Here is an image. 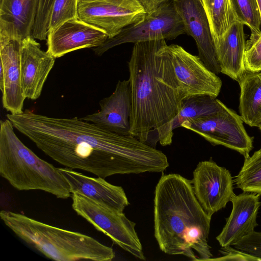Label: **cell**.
<instances>
[{
    "instance_id": "obj_1",
    "label": "cell",
    "mask_w": 261,
    "mask_h": 261,
    "mask_svg": "<svg viewBox=\"0 0 261 261\" xmlns=\"http://www.w3.org/2000/svg\"><path fill=\"white\" fill-rule=\"evenodd\" d=\"M14 127L59 164L105 178L115 174L161 172L169 166L161 151L75 117L58 118L25 110L6 115Z\"/></svg>"
},
{
    "instance_id": "obj_2",
    "label": "cell",
    "mask_w": 261,
    "mask_h": 261,
    "mask_svg": "<svg viewBox=\"0 0 261 261\" xmlns=\"http://www.w3.org/2000/svg\"><path fill=\"white\" fill-rule=\"evenodd\" d=\"M128 66L130 135L154 148L170 145L184 97L165 40L134 43Z\"/></svg>"
},
{
    "instance_id": "obj_3",
    "label": "cell",
    "mask_w": 261,
    "mask_h": 261,
    "mask_svg": "<svg viewBox=\"0 0 261 261\" xmlns=\"http://www.w3.org/2000/svg\"><path fill=\"white\" fill-rule=\"evenodd\" d=\"M211 218L197 199L191 180L178 174L162 175L154 191V230L163 252L210 260Z\"/></svg>"
},
{
    "instance_id": "obj_4",
    "label": "cell",
    "mask_w": 261,
    "mask_h": 261,
    "mask_svg": "<svg viewBox=\"0 0 261 261\" xmlns=\"http://www.w3.org/2000/svg\"><path fill=\"white\" fill-rule=\"evenodd\" d=\"M0 217L18 238L57 261H111L113 249L89 236L52 226L22 214L2 210Z\"/></svg>"
},
{
    "instance_id": "obj_5",
    "label": "cell",
    "mask_w": 261,
    "mask_h": 261,
    "mask_svg": "<svg viewBox=\"0 0 261 261\" xmlns=\"http://www.w3.org/2000/svg\"><path fill=\"white\" fill-rule=\"evenodd\" d=\"M8 119L0 123V174L19 191L41 190L58 198L71 196L59 168L41 159L18 138Z\"/></svg>"
},
{
    "instance_id": "obj_6",
    "label": "cell",
    "mask_w": 261,
    "mask_h": 261,
    "mask_svg": "<svg viewBox=\"0 0 261 261\" xmlns=\"http://www.w3.org/2000/svg\"><path fill=\"white\" fill-rule=\"evenodd\" d=\"M73 210L96 229L109 237L123 250L141 260L146 258L135 230L136 223L120 212L78 193L71 194Z\"/></svg>"
},
{
    "instance_id": "obj_7",
    "label": "cell",
    "mask_w": 261,
    "mask_h": 261,
    "mask_svg": "<svg viewBox=\"0 0 261 261\" xmlns=\"http://www.w3.org/2000/svg\"><path fill=\"white\" fill-rule=\"evenodd\" d=\"M186 33L185 27L172 0L161 4L147 13L143 20L124 28L113 38L94 48L95 53L102 55L109 49L126 43L155 40H172Z\"/></svg>"
},
{
    "instance_id": "obj_8",
    "label": "cell",
    "mask_w": 261,
    "mask_h": 261,
    "mask_svg": "<svg viewBox=\"0 0 261 261\" xmlns=\"http://www.w3.org/2000/svg\"><path fill=\"white\" fill-rule=\"evenodd\" d=\"M240 115L223 102L215 113L184 122L181 127L203 138L213 145H222L249 156L253 138L247 133Z\"/></svg>"
},
{
    "instance_id": "obj_9",
    "label": "cell",
    "mask_w": 261,
    "mask_h": 261,
    "mask_svg": "<svg viewBox=\"0 0 261 261\" xmlns=\"http://www.w3.org/2000/svg\"><path fill=\"white\" fill-rule=\"evenodd\" d=\"M77 13L80 19L103 31L108 39L147 14L140 0H79Z\"/></svg>"
},
{
    "instance_id": "obj_10",
    "label": "cell",
    "mask_w": 261,
    "mask_h": 261,
    "mask_svg": "<svg viewBox=\"0 0 261 261\" xmlns=\"http://www.w3.org/2000/svg\"><path fill=\"white\" fill-rule=\"evenodd\" d=\"M191 180L197 199L211 217L225 208L234 194V182L230 172L212 159L197 164Z\"/></svg>"
},
{
    "instance_id": "obj_11",
    "label": "cell",
    "mask_w": 261,
    "mask_h": 261,
    "mask_svg": "<svg viewBox=\"0 0 261 261\" xmlns=\"http://www.w3.org/2000/svg\"><path fill=\"white\" fill-rule=\"evenodd\" d=\"M168 48L184 98L199 94L218 96L222 81L198 56L191 54L177 44L168 45Z\"/></svg>"
},
{
    "instance_id": "obj_12",
    "label": "cell",
    "mask_w": 261,
    "mask_h": 261,
    "mask_svg": "<svg viewBox=\"0 0 261 261\" xmlns=\"http://www.w3.org/2000/svg\"><path fill=\"white\" fill-rule=\"evenodd\" d=\"M172 1L181 18L186 33L196 42L198 57L211 71L219 74L221 72L214 42L201 0Z\"/></svg>"
},
{
    "instance_id": "obj_13",
    "label": "cell",
    "mask_w": 261,
    "mask_h": 261,
    "mask_svg": "<svg viewBox=\"0 0 261 261\" xmlns=\"http://www.w3.org/2000/svg\"><path fill=\"white\" fill-rule=\"evenodd\" d=\"M21 41L0 40V89L4 108L12 114H19L26 98L21 83Z\"/></svg>"
},
{
    "instance_id": "obj_14",
    "label": "cell",
    "mask_w": 261,
    "mask_h": 261,
    "mask_svg": "<svg viewBox=\"0 0 261 261\" xmlns=\"http://www.w3.org/2000/svg\"><path fill=\"white\" fill-rule=\"evenodd\" d=\"M108 39L103 31L77 18L48 32L46 51L55 58H60L77 49L97 47Z\"/></svg>"
},
{
    "instance_id": "obj_15",
    "label": "cell",
    "mask_w": 261,
    "mask_h": 261,
    "mask_svg": "<svg viewBox=\"0 0 261 261\" xmlns=\"http://www.w3.org/2000/svg\"><path fill=\"white\" fill-rule=\"evenodd\" d=\"M100 110L80 118L107 130L122 135H130L132 111L129 80H119L109 96L99 101Z\"/></svg>"
},
{
    "instance_id": "obj_16",
    "label": "cell",
    "mask_w": 261,
    "mask_h": 261,
    "mask_svg": "<svg viewBox=\"0 0 261 261\" xmlns=\"http://www.w3.org/2000/svg\"><path fill=\"white\" fill-rule=\"evenodd\" d=\"M55 62V58L42 50L32 35L22 40L21 76L26 98L36 100L40 96Z\"/></svg>"
},
{
    "instance_id": "obj_17",
    "label": "cell",
    "mask_w": 261,
    "mask_h": 261,
    "mask_svg": "<svg viewBox=\"0 0 261 261\" xmlns=\"http://www.w3.org/2000/svg\"><path fill=\"white\" fill-rule=\"evenodd\" d=\"M230 201L232 208L226 224L216 239L222 247L232 246L251 234L258 226L256 219L261 202L259 195L243 192L235 194Z\"/></svg>"
},
{
    "instance_id": "obj_18",
    "label": "cell",
    "mask_w": 261,
    "mask_h": 261,
    "mask_svg": "<svg viewBox=\"0 0 261 261\" xmlns=\"http://www.w3.org/2000/svg\"><path fill=\"white\" fill-rule=\"evenodd\" d=\"M68 182L71 194L78 193L114 210L123 212L129 204L120 186L112 185L105 178L93 177L68 168H59Z\"/></svg>"
},
{
    "instance_id": "obj_19",
    "label": "cell",
    "mask_w": 261,
    "mask_h": 261,
    "mask_svg": "<svg viewBox=\"0 0 261 261\" xmlns=\"http://www.w3.org/2000/svg\"><path fill=\"white\" fill-rule=\"evenodd\" d=\"M244 25L236 21L214 43L221 73L238 83L247 73L245 66L246 41Z\"/></svg>"
},
{
    "instance_id": "obj_20",
    "label": "cell",
    "mask_w": 261,
    "mask_h": 261,
    "mask_svg": "<svg viewBox=\"0 0 261 261\" xmlns=\"http://www.w3.org/2000/svg\"><path fill=\"white\" fill-rule=\"evenodd\" d=\"M40 0H1L0 40L31 36Z\"/></svg>"
},
{
    "instance_id": "obj_21",
    "label": "cell",
    "mask_w": 261,
    "mask_h": 261,
    "mask_svg": "<svg viewBox=\"0 0 261 261\" xmlns=\"http://www.w3.org/2000/svg\"><path fill=\"white\" fill-rule=\"evenodd\" d=\"M239 84L240 116L246 124L258 127L261 123V71L247 72Z\"/></svg>"
},
{
    "instance_id": "obj_22",
    "label": "cell",
    "mask_w": 261,
    "mask_h": 261,
    "mask_svg": "<svg viewBox=\"0 0 261 261\" xmlns=\"http://www.w3.org/2000/svg\"><path fill=\"white\" fill-rule=\"evenodd\" d=\"M222 102L217 97L207 94L188 96L181 101L180 111L173 121V130L185 121L207 116L217 112Z\"/></svg>"
},
{
    "instance_id": "obj_23",
    "label": "cell",
    "mask_w": 261,
    "mask_h": 261,
    "mask_svg": "<svg viewBox=\"0 0 261 261\" xmlns=\"http://www.w3.org/2000/svg\"><path fill=\"white\" fill-rule=\"evenodd\" d=\"M207 15L214 43L236 21L230 0H201Z\"/></svg>"
},
{
    "instance_id": "obj_24",
    "label": "cell",
    "mask_w": 261,
    "mask_h": 261,
    "mask_svg": "<svg viewBox=\"0 0 261 261\" xmlns=\"http://www.w3.org/2000/svg\"><path fill=\"white\" fill-rule=\"evenodd\" d=\"M233 182L243 192L261 195V148L244 158L243 165Z\"/></svg>"
},
{
    "instance_id": "obj_25",
    "label": "cell",
    "mask_w": 261,
    "mask_h": 261,
    "mask_svg": "<svg viewBox=\"0 0 261 261\" xmlns=\"http://www.w3.org/2000/svg\"><path fill=\"white\" fill-rule=\"evenodd\" d=\"M233 9L239 21L248 26L251 34L261 32V17L257 0H230Z\"/></svg>"
},
{
    "instance_id": "obj_26",
    "label": "cell",
    "mask_w": 261,
    "mask_h": 261,
    "mask_svg": "<svg viewBox=\"0 0 261 261\" xmlns=\"http://www.w3.org/2000/svg\"><path fill=\"white\" fill-rule=\"evenodd\" d=\"M79 0H53L48 26V32L64 22L79 18Z\"/></svg>"
},
{
    "instance_id": "obj_27",
    "label": "cell",
    "mask_w": 261,
    "mask_h": 261,
    "mask_svg": "<svg viewBox=\"0 0 261 261\" xmlns=\"http://www.w3.org/2000/svg\"><path fill=\"white\" fill-rule=\"evenodd\" d=\"M245 66L247 72L261 71V32L251 34L246 41Z\"/></svg>"
},
{
    "instance_id": "obj_28",
    "label": "cell",
    "mask_w": 261,
    "mask_h": 261,
    "mask_svg": "<svg viewBox=\"0 0 261 261\" xmlns=\"http://www.w3.org/2000/svg\"><path fill=\"white\" fill-rule=\"evenodd\" d=\"M53 1H39L38 13L32 34L35 39L43 40L47 38Z\"/></svg>"
},
{
    "instance_id": "obj_29",
    "label": "cell",
    "mask_w": 261,
    "mask_h": 261,
    "mask_svg": "<svg viewBox=\"0 0 261 261\" xmlns=\"http://www.w3.org/2000/svg\"><path fill=\"white\" fill-rule=\"evenodd\" d=\"M233 247L261 260V232L254 231L234 244Z\"/></svg>"
},
{
    "instance_id": "obj_30",
    "label": "cell",
    "mask_w": 261,
    "mask_h": 261,
    "mask_svg": "<svg viewBox=\"0 0 261 261\" xmlns=\"http://www.w3.org/2000/svg\"><path fill=\"white\" fill-rule=\"evenodd\" d=\"M221 253L223 255L221 257L217 258H211L212 260H258V259L249 254H246L231 246L222 247L221 250Z\"/></svg>"
},
{
    "instance_id": "obj_31",
    "label": "cell",
    "mask_w": 261,
    "mask_h": 261,
    "mask_svg": "<svg viewBox=\"0 0 261 261\" xmlns=\"http://www.w3.org/2000/svg\"><path fill=\"white\" fill-rule=\"evenodd\" d=\"M147 13L155 10L161 4L170 0H140Z\"/></svg>"
},
{
    "instance_id": "obj_32",
    "label": "cell",
    "mask_w": 261,
    "mask_h": 261,
    "mask_svg": "<svg viewBox=\"0 0 261 261\" xmlns=\"http://www.w3.org/2000/svg\"><path fill=\"white\" fill-rule=\"evenodd\" d=\"M257 2L261 17V0H257Z\"/></svg>"
},
{
    "instance_id": "obj_33",
    "label": "cell",
    "mask_w": 261,
    "mask_h": 261,
    "mask_svg": "<svg viewBox=\"0 0 261 261\" xmlns=\"http://www.w3.org/2000/svg\"><path fill=\"white\" fill-rule=\"evenodd\" d=\"M258 127L259 129L260 130V132L261 133V123L260 124V125H259V126Z\"/></svg>"
}]
</instances>
